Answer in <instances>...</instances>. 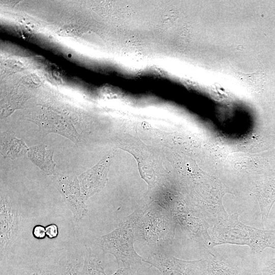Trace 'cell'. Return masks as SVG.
Segmentation results:
<instances>
[{
    "mask_svg": "<svg viewBox=\"0 0 275 275\" xmlns=\"http://www.w3.org/2000/svg\"><path fill=\"white\" fill-rule=\"evenodd\" d=\"M104 254H96L90 250L86 253L83 266L78 275H105Z\"/></svg>",
    "mask_w": 275,
    "mask_h": 275,
    "instance_id": "4fadbf2b",
    "label": "cell"
},
{
    "mask_svg": "<svg viewBox=\"0 0 275 275\" xmlns=\"http://www.w3.org/2000/svg\"><path fill=\"white\" fill-rule=\"evenodd\" d=\"M22 119L36 124L44 136L50 133L60 134L69 139L77 146L80 136L72 122L68 118L45 109L23 117Z\"/></svg>",
    "mask_w": 275,
    "mask_h": 275,
    "instance_id": "5b68a950",
    "label": "cell"
},
{
    "mask_svg": "<svg viewBox=\"0 0 275 275\" xmlns=\"http://www.w3.org/2000/svg\"><path fill=\"white\" fill-rule=\"evenodd\" d=\"M237 212L212 225L209 249L226 244L248 246L253 254L270 248L275 250V230L259 229L241 223Z\"/></svg>",
    "mask_w": 275,
    "mask_h": 275,
    "instance_id": "7a4b0ae2",
    "label": "cell"
},
{
    "mask_svg": "<svg viewBox=\"0 0 275 275\" xmlns=\"http://www.w3.org/2000/svg\"><path fill=\"white\" fill-rule=\"evenodd\" d=\"M176 224L166 210L149 208L143 215L140 225V238L149 243H171Z\"/></svg>",
    "mask_w": 275,
    "mask_h": 275,
    "instance_id": "3957f363",
    "label": "cell"
},
{
    "mask_svg": "<svg viewBox=\"0 0 275 275\" xmlns=\"http://www.w3.org/2000/svg\"><path fill=\"white\" fill-rule=\"evenodd\" d=\"M112 159V154L104 156L96 165L78 177L81 195L85 201L99 192L105 186Z\"/></svg>",
    "mask_w": 275,
    "mask_h": 275,
    "instance_id": "ba28073f",
    "label": "cell"
},
{
    "mask_svg": "<svg viewBox=\"0 0 275 275\" xmlns=\"http://www.w3.org/2000/svg\"><path fill=\"white\" fill-rule=\"evenodd\" d=\"M18 211L10 198L5 194L0 200V249L1 255L13 242L18 230Z\"/></svg>",
    "mask_w": 275,
    "mask_h": 275,
    "instance_id": "52a82bcc",
    "label": "cell"
},
{
    "mask_svg": "<svg viewBox=\"0 0 275 275\" xmlns=\"http://www.w3.org/2000/svg\"><path fill=\"white\" fill-rule=\"evenodd\" d=\"M143 260L157 268L162 275H206L207 263L205 258L184 260L160 251H154Z\"/></svg>",
    "mask_w": 275,
    "mask_h": 275,
    "instance_id": "277c9868",
    "label": "cell"
},
{
    "mask_svg": "<svg viewBox=\"0 0 275 275\" xmlns=\"http://www.w3.org/2000/svg\"><path fill=\"white\" fill-rule=\"evenodd\" d=\"M28 149L24 141L16 138L14 132L1 133V153L4 157L16 159L27 153Z\"/></svg>",
    "mask_w": 275,
    "mask_h": 275,
    "instance_id": "7c38bea8",
    "label": "cell"
},
{
    "mask_svg": "<svg viewBox=\"0 0 275 275\" xmlns=\"http://www.w3.org/2000/svg\"><path fill=\"white\" fill-rule=\"evenodd\" d=\"M80 267L81 262L78 259H68L57 266L53 275H78Z\"/></svg>",
    "mask_w": 275,
    "mask_h": 275,
    "instance_id": "5bb4252c",
    "label": "cell"
},
{
    "mask_svg": "<svg viewBox=\"0 0 275 275\" xmlns=\"http://www.w3.org/2000/svg\"><path fill=\"white\" fill-rule=\"evenodd\" d=\"M261 272L262 275H275V258L266 263Z\"/></svg>",
    "mask_w": 275,
    "mask_h": 275,
    "instance_id": "9a60e30c",
    "label": "cell"
},
{
    "mask_svg": "<svg viewBox=\"0 0 275 275\" xmlns=\"http://www.w3.org/2000/svg\"><path fill=\"white\" fill-rule=\"evenodd\" d=\"M205 259L207 275H249L241 265L226 258L212 248L207 251Z\"/></svg>",
    "mask_w": 275,
    "mask_h": 275,
    "instance_id": "9c48e42d",
    "label": "cell"
},
{
    "mask_svg": "<svg viewBox=\"0 0 275 275\" xmlns=\"http://www.w3.org/2000/svg\"><path fill=\"white\" fill-rule=\"evenodd\" d=\"M52 180L74 219L79 221L84 218L88 210L81 195L78 177L74 175H63L57 172L53 175Z\"/></svg>",
    "mask_w": 275,
    "mask_h": 275,
    "instance_id": "8992f818",
    "label": "cell"
},
{
    "mask_svg": "<svg viewBox=\"0 0 275 275\" xmlns=\"http://www.w3.org/2000/svg\"><path fill=\"white\" fill-rule=\"evenodd\" d=\"M254 194L260 206L264 227L275 203V175L266 176L258 180L255 185Z\"/></svg>",
    "mask_w": 275,
    "mask_h": 275,
    "instance_id": "30bf717a",
    "label": "cell"
},
{
    "mask_svg": "<svg viewBox=\"0 0 275 275\" xmlns=\"http://www.w3.org/2000/svg\"><path fill=\"white\" fill-rule=\"evenodd\" d=\"M149 207L143 205L126 217L117 228L101 236L98 243L102 251L113 255L121 267L136 272L143 264V258L135 251L134 243L140 238L141 221Z\"/></svg>",
    "mask_w": 275,
    "mask_h": 275,
    "instance_id": "6da1fadb",
    "label": "cell"
},
{
    "mask_svg": "<svg viewBox=\"0 0 275 275\" xmlns=\"http://www.w3.org/2000/svg\"><path fill=\"white\" fill-rule=\"evenodd\" d=\"M34 236L37 239H43L46 235L45 228L41 225H36L33 230Z\"/></svg>",
    "mask_w": 275,
    "mask_h": 275,
    "instance_id": "e0dca14e",
    "label": "cell"
},
{
    "mask_svg": "<svg viewBox=\"0 0 275 275\" xmlns=\"http://www.w3.org/2000/svg\"><path fill=\"white\" fill-rule=\"evenodd\" d=\"M46 235L49 238L56 237L59 233L58 228L55 224H50L45 227Z\"/></svg>",
    "mask_w": 275,
    "mask_h": 275,
    "instance_id": "2e32d148",
    "label": "cell"
},
{
    "mask_svg": "<svg viewBox=\"0 0 275 275\" xmlns=\"http://www.w3.org/2000/svg\"><path fill=\"white\" fill-rule=\"evenodd\" d=\"M53 149H46V146L40 144L29 148L27 155L35 166L48 175H53L56 171V163L52 157Z\"/></svg>",
    "mask_w": 275,
    "mask_h": 275,
    "instance_id": "8fae6325",
    "label": "cell"
},
{
    "mask_svg": "<svg viewBox=\"0 0 275 275\" xmlns=\"http://www.w3.org/2000/svg\"><path fill=\"white\" fill-rule=\"evenodd\" d=\"M134 272L124 267H120L115 273L112 275H133ZM105 275H107L105 274Z\"/></svg>",
    "mask_w": 275,
    "mask_h": 275,
    "instance_id": "ac0fdd59",
    "label": "cell"
}]
</instances>
